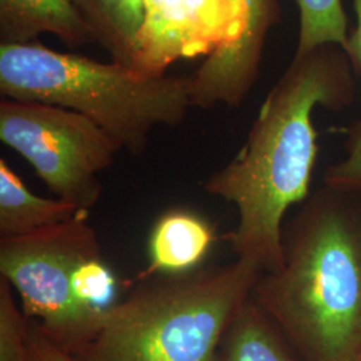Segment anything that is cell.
I'll return each instance as SVG.
<instances>
[{
    "label": "cell",
    "mask_w": 361,
    "mask_h": 361,
    "mask_svg": "<svg viewBox=\"0 0 361 361\" xmlns=\"http://www.w3.org/2000/svg\"><path fill=\"white\" fill-rule=\"evenodd\" d=\"M355 68L338 44H323L293 61L271 87L240 152L205 182L207 193L232 204L235 228L224 235L235 257L261 273L283 264L289 209L310 197L317 162L316 107L341 111L356 94Z\"/></svg>",
    "instance_id": "6da1fadb"
},
{
    "label": "cell",
    "mask_w": 361,
    "mask_h": 361,
    "mask_svg": "<svg viewBox=\"0 0 361 361\" xmlns=\"http://www.w3.org/2000/svg\"><path fill=\"white\" fill-rule=\"evenodd\" d=\"M252 298L302 361H349L361 350V192L325 185L284 224L283 264Z\"/></svg>",
    "instance_id": "7a4b0ae2"
},
{
    "label": "cell",
    "mask_w": 361,
    "mask_h": 361,
    "mask_svg": "<svg viewBox=\"0 0 361 361\" xmlns=\"http://www.w3.org/2000/svg\"><path fill=\"white\" fill-rule=\"evenodd\" d=\"M261 271L246 259L138 285L104 316L71 356L77 361H219L235 313Z\"/></svg>",
    "instance_id": "3957f363"
},
{
    "label": "cell",
    "mask_w": 361,
    "mask_h": 361,
    "mask_svg": "<svg viewBox=\"0 0 361 361\" xmlns=\"http://www.w3.org/2000/svg\"><path fill=\"white\" fill-rule=\"evenodd\" d=\"M0 92L83 114L133 155L146 150L155 128L178 126L192 107L190 77H141L39 43L0 44Z\"/></svg>",
    "instance_id": "277c9868"
},
{
    "label": "cell",
    "mask_w": 361,
    "mask_h": 361,
    "mask_svg": "<svg viewBox=\"0 0 361 361\" xmlns=\"http://www.w3.org/2000/svg\"><path fill=\"white\" fill-rule=\"evenodd\" d=\"M79 213L65 224L19 237L0 238V277L18 292L27 320L73 355L94 334L104 312L86 308L75 295L79 265L102 253L98 235Z\"/></svg>",
    "instance_id": "5b68a950"
},
{
    "label": "cell",
    "mask_w": 361,
    "mask_h": 361,
    "mask_svg": "<svg viewBox=\"0 0 361 361\" xmlns=\"http://www.w3.org/2000/svg\"><path fill=\"white\" fill-rule=\"evenodd\" d=\"M0 140L26 159L55 198L87 213L102 195L98 174L122 150L83 114L8 98L0 101Z\"/></svg>",
    "instance_id": "8992f818"
},
{
    "label": "cell",
    "mask_w": 361,
    "mask_h": 361,
    "mask_svg": "<svg viewBox=\"0 0 361 361\" xmlns=\"http://www.w3.org/2000/svg\"><path fill=\"white\" fill-rule=\"evenodd\" d=\"M145 25L131 70L162 77L183 58L234 44L245 25L244 0H143Z\"/></svg>",
    "instance_id": "52a82bcc"
},
{
    "label": "cell",
    "mask_w": 361,
    "mask_h": 361,
    "mask_svg": "<svg viewBox=\"0 0 361 361\" xmlns=\"http://www.w3.org/2000/svg\"><path fill=\"white\" fill-rule=\"evenodd\" d=\"M245 25L234 44L207 55L190 77L192 107H237L257 80L265 42L281 19L279 0H244Z\"/></svg>",
    "instance_id": "ba28073f"
},
{
    "label": "cell",
    "mask_w": 361,
    "mask_h": 361,
    "mask_svg": "<svg viewBox=\"0 0 361 361\" xmlns=\"http://www.w3.org/2000/svg\"><path fill=\"white\" fill-rule=\"evenodd\" d=\"M214 228L189 209H171L158 217L147 244L149 262L137 281L197 271L216 241Z\"/></svg>",
    "instance_id": "9c48e42d"
},
{
    "label": "cell",
    "mask_w": 361,
    "mask_h": 361,
    "mask_svg": "<svg viewBox=\"0 0 361 361\" xmlns=\"http://www.w3.org/2000/svg\"><path fill=\"white\" fill-rule=\"evenodd\" d=\"M46 32L73 49L95 43L74 0H0V44L32 43Z\"/></svg>",
    "instance_id": "30bf717a"
},
{
    "label": "cell",
    "mask_w": 361,
    "mask_h": 361,
    "mask_svg": "<svg viewBox=\"0 0 361 361\" xmlns=\"http://www.w3.org/2000/svg\"><path fill=\"white\" fill-rule=\"evenodd\" d=\"M83 213L59 198L32 193L22 178L0 159V237H19L65 224ZM87 213V212H86Z\"/></svg>",
    "instance_id": "8fae6325"
},
{
    "label": "cell",
    "mask_w": 361,
    "mask_h": 361,
    "mask_svg": "<svg viewBox=\"0 0 361 361\" xmlns=\"http://www.w3.org/2000/svg\"><path fill=\"white\" fill-rule=\"evenodd\" d=\"M219 361H302L280 326L252 298L228 326Z\"/></svg>",
    "instance_id": "7c38bea8"
},
{
    "label": "cell",
    "mask_w": 361,
    "mask_h": 361,
    "mask_svg": "<svg viewBox=\"0 0 361 361\" xmlns=\"http://www.w3.org/2000/svg\"><path fill=\"white\" fill-rule=\"evenodd\" d=\"M97 43L114 62L131 67L145 25L143 0H74Z\"/></svg>",
    "instance_id": "4fadbf2b"
},
{
    "label": "cell",
    "mask_w": 361,
    "mask_h": 361,
    "mask_svg": "<svg viewBox=\"0 0 361 361\" xmlns=\"http://www.w3.org/2000/svg\"><path fill=\"white\" fill-rule=\"evenodd\" d=\"M300 34L295 54L323 44H338L344 50L349 38L348 18L343 0H297Z\"/></svg>",
    "instance_id": "5bb4252c"
},
{
    "label": "cell",
    "mask_w": 361,
    "mask_h": 361,
    "mask_svg": "<svg viewBox=\"0 0 361 361\" xmlns=\"http://www.w3.org/2000/svg\"><path fill=\"white\" fill-rule=\"evenodd\" d=\"M352 1L356 13V27L349 32L345 52L355 73L361 77V0ZM324 183L338 189L361 192V118L349 131L345 157L326 168Z\"/></svg>",
    "instance_id": "9a60e30c"
},
{
    "label": "cell",
    "mask_w": 361,
    "mask_h": 361,
    "mask_svg": "<svg viewBox=\"0 0 361 361\" xmlns=\"http://www.w3.org/2000/svg\"><path fill=\"white\" fill-rule=\"evenodd\" d=\"M116 276L98 253L86 258L75 273V295L89 310L102 313L116 302Z\"/></svg>",
    "instance_id": "2e32d148"
},
{
    "label": "cell",
    "mask_w": 361,
    "mask_h": 361,
    "mask_svg": "<svg viewBox=\"0 0 361 361\" xmlns=\"http://www.w3.org/2000/svg\"><path fill=\"white\" fill-rule=\"evenodd\" d=\"M28 325L13 286L0 277V361H27Z\"/></svg>",
    "instance_id": "e0dca14e"
},
{
    "label": "cell",
    "mask_w": 361,
    "mask_h": 361,
    "mask_svg": "<svg viewBox=\"0 0 361 361\" xmlns=\"http://www.w3.org/2000/svg\"><path fill=\"white\" fill-rule=\"evenodd\" d=\"M27 361H77L70 353L55 345L39 329L37 324L28 325L27 334Z\"/></svg>",
    "instance_id": "ac0fdd59"
},
{
    "label": "cell",
    "mask_w": 361,
    "mask_h": 361,
    "mask_svg": "<svg viewBox=\"0 0 361 361\" xmlns=\"http://www.w3.org/2000/svg\"><path fill=\"white\" fill-rule=\"evenodd\" d=\"M349 361H361V350L353 357V359H350Z\"/></svg>",
    "instance_id": "d6986e66"
}]
</instances>
